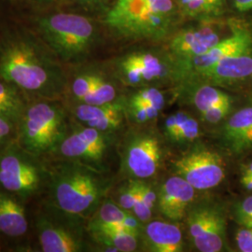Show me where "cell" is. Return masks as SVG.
<instances>
[{"label":"cell","instance_id":"1","mask_svg":"<svg viewBox=\"0 0 252 252\" xmlns=\"http://www.w3.org/2000/svg\"><path fill=\"white\" fill-rule=\"evenodd\" d=\"M0 79L36 98L58 99L67 79L60 60L40 36L25 29L0 36Z\"/></svg>","mask_w":252,"mask_h":252},{"label":"cell","instance_id":"2","mask_svg":"<svg viewBox=\"0 0 252 252\" xmlns=\"http://www.w3.org/2000/svg\"><path fill=\"white\" fill-rule=\"evenodd\" d=\"M110 187L104 172L80 162H60L49 172L51 207L75 219L93 216Z\"/></svg>","mask_w":252,"mask_h":252},{"label":"cell","instance_id":"3","mask_svg":"<svg viewBox=\"0 0 252 252\" xmlns=\"http://www.w3.org/2000/svg\"><path fill=\"white\" fill-rule=\"evenodd\" d=\"M180 15L176 0H113L103 24L121 37L159 40L171 35Z\"/></svg>","mask_w":252,"mask_h":252},{"label":"cell","instance_id":"4","mask_svg":"<svg viewBox=\"0 0 252 252\" xmlns=\"http://www.w3.org/2000/svg\"><path fill=\"white\" fill-rule=\"evenodd\" d=\"M38 36L64 63L81 62L98 39L94 22L73 12H54L36 19Z\"/></svg>","mask_w":252,"mask_h":252},{"label":"cell","instance_id":"5","mask_svg":"<svg viewBox=\"0 0 252 252\" xmlns=\"http://www.w3.org/2000/svg\"><path fill=\"white\" fill-rule=\"evenodd\" d=\"M28 104L17 127V143L39 157L50 153L65 132V112L56 100L37 98Z\"/></svg>","mask_w":252,"mask_h":252},{"label":"cell","instance_id":"6","mask_svg":"<svg viewBox=\"0 0 252 252\" xmlns=\"http://www.w3.org/2000/svg\"><path fill=\"white\" fill-rule=\"evenodd\" d=\"M37 158L17 142L0 146V187L20 198L36 193L49 178V171Z\"/></svg>","mask_w":252,"mask_h":252},{"label":"cell","instance_id":"7","mask_svg":"<svg viewBox=\"0 0 252 252\" xmlns=\"http://www.w3.org/2000/svg\"><path fill=\"white\" fill-rule=\"evenodd\" d=\"M113 134L84 125L67 127L50 153L65 161L80 162L105 171L106 161L113 144Z\"/></svg>","mask_w":252,"mask_h":252},{"label":"cell","instance_id":"8","mask_svg":"<svg viewBox=\"0 0 252 252\" xmlns=\"http://www.w3.org/2000/svg\"><path fill=\"white\" fill-rule=\"evenodd\" d=\"M119 80L128 86H148L169 78L178 80V66L171 54L152 50L133 51L114 62Z\"/></svg>","mask_w":252,"mask_h":252},{"label":"cell","instance_id":"9","mask_svg":"<svg viewBox=\"0 0 252 252\" xmlns=\"http://www.w3.org/2000/svg\"><path fill=\"white\" fill-rule=\"evenodd\" d=\"M187 226L189 238L198 252L227 251V218L219 203L204 201L189 207Z\"/></svg>","mask_w":252,"mask_h":252},{"label":"cell","instance_id":"10","mask_svg":"<svg viewBox=\"0 0 252 252\" xmlns=\"http://www.w3.org/2000/svg\"><path fill=\"white\" fill-rule=\"evenodd\" d=\"M163 146L160 136L149 129L129 133L122 149V168L135 180H147L156 175L162 165Z\"/></svg>","mask_w":252,"mask_h":252},{"label":"cell","instance_id":"11","mask_svg":"<svg viewBox=\"0 0 252 252\" xmlns=\"http://www.w3.org/2000/svg\"><path fill=\"white\" fill-rule=\"evenodd\" d=\"M173 170L196 190L216 188L226 178L223 158L203 145L192 147L189 152L175 160Z\"/></svg>","mask_w":252,"mask_h":252},{"label":"cell","instance_id":"12","mask_svg":"<svg viewBox=\"0 0 252 252\" xmlns=\"http://www.w3.org/2000/svg\"><path fill=\"white\" fill-rule=\"evenodd\" d=\"M231 34L220 39L206 54L185 63H177L178 81H184L193 73L211 66L219 61L243 54L252 49V31L240 23L230 22Z\"/></svg>","mask_w":252,"mask_h":252},{"label":"cell","instance_id":"13","mask_svg":"<svg viewBox=\"0 0 252 252\" xmlns=\"http://www.w3.org/2000/svg\"><path fill=\"white\" fill-rule=\"evenodd\" d=\"M62 213L54 207L36 218V229L41 251L44 252H79L84 250L80 231L71 221L61 219Z\"/></svg>","mask_w":252,"mask_h":252},{"label":"cell","instance_id":"14","mask_svg":"<svg viewBox=\"0 0 252 252\" xmlns=\"http://www.w3.org/2000/svg\"><path fill=\"white\" fill-rule=\"evenodd\" d=\"M222 27L214 20H205L196 27L181 29L172 35L168 44V53L182 63L206 54L222 39Z\"/></svg>","mask_w":252,"mask_h":252},{"label":"cell","instance_id":"15","mask_svg":"<svg viewBox=\"0 0 252 252\" xmlns=\"http://www.w3.org/2000/svg\"><path fill=\"white\" fill-rule=\"evenodd\" d=\"M252 49L243 54L219 61L211 66L193 73L184 81L214 85L217 87H233L252 80Z\"/></svg>","mask_w":252,"mask_h":252},{"label":"cell","instance_id":"16","mask_svg":"<svg viewBox=\"0 0 252 252\" xmlns=\"http://www.w3.org/2000/svg\"><path fill=\"white\" fill-rule=\"evenodd\" d=\"M72 112L81 125L113 135L123 127L127 118L126 99L121 98L104 105L76 103Z\"/></svg>","mask_w":252,"mask_h":252},{"label":"cell","instance_id":"17","mask_svg":"<svg viewBox=\"0 0 252 252\" xmlns=\"http://www.w3.org/2000/svg\"><path fill=\"white\" fill-rule=\"evenodd\" d=\"M195 190L186 180L177 175L167 179L158 192L159 211L171 221L182 220L193 202Z\"/></svg>","mask_w":252,"mask_h":252},{"label":"cell","instance_id":"18","mask_svg":"<svg viewBox=\"0 0 252 252\" xmlns=\"http://www.w3.org/2000/svg\"><path fill=\"white\" fill-rule=\"evenodd\" d=\"M252 129V101L227 118L221 127V144L233 154L247 152V144Z\"/></svg>","mask_w":252,"mask_h":252},{"label":"cell","instance_id":"19","mask_svg":"<svg viewBox=\"0 0 252 252\" xmlns=\"http://www.w3.org/2000/svg\"><path fill=\"white\" fill-rule=\"evenodd\" d=\"M144 242L150 252H180L183 236L180 227L173 222L149 221L144 229Z\"/></svg>","mask_w":252,"mask_h":252},{"label":"cell","instance_id":"20","mask_svg":"<svg viewBox=\"0 0 252 252\" xmlns=\"http://www.w3.org/2000/svg\"><path fill=\"white\" fill-rule=\"evenodd\" d=\"M94 241L107 252H132L137 250L140 234L119 226L88 224Z\"/></svg>","mask_w":252,"mask_h":252},{"label":"cell","instance_id":"21","mask_svg":"<svg viewBox=\"0 0 252 252\" xmlns=\"http://www.w3.org/2000/svg\"><path fill=\"white\" fill-rule=\"evenodd\" d=\"M28 229L25 207L16 195L0 191V233L9 237H20Z\"/></svg>","mask_w":252,"mask_h":252},{"label":"cell","instance_id":"22","mask_svg":"<svg viewBox=\"0 0 252 252\" xmlns=\"http://www.w3.org/2000/svg\"><path fill=\"white\" fill-rule=\"evenodd\" d=\"M89 223L124 227L138 234H141L143 230L142 222L132 212L119 207L111 200H104L101 203Z\"/></svg>","mask_w":252,"mask_h":252},{"label":"cell","instance_id":"23","mask_svg":"<svg viewBox=\"0 0 252 252\" xmlns=\"http://www.w3.org/2000/svg\"><path fill=\"white\" fill-rule=\"evenodd\" d=\"M27 94L17 86L0 79V117L16 129L28 106Z\"/></svg>","mask_w":252,"mask_h":252},{"label":"cell","instance_id":"24","mask_svg":"<svg viewBox=\"0 0 252 252\" xmlns=\"http://www.w3.org/2000/svg\"><path fill=\"white\" fill-rule=\"evenodd\" d=\"M181 15L196 20H214L221 16L226 0H176Z\"/></svg>","mask_w":252,"mask_h":252},{"label":"cell","instance_id":"25","mask_svg":"<svg viewBox=\"0 0 252 252\" xmlns=\"http://www.w3.org/2000/svg\"><path fill=\"white\" fill-rule=\"evenodd\" d=\"M116 83L108 74L98 69L96 81L90 94L81 103L90 105H104L119 99Z\"/></svg>","mask_w":252,"mask_h":252},{"label":"cell","instance_id":"26","mask_svg":"<svg viewBox=\"0 0 252 252\" xmlns=\"http://www.w3.org/2000/svg\"><path fill=\"white\" fill-rule=\"evenodd\" d=\"M137 180V196L133 214L141 222H148L153 216V209L157 205L158 192L144 180Z\"/></svg>","mask_w":252,"mask_h":252},{"label":"cell","instance_id":"27","mask_svg":"<svg viewBox=\"0 0 252 252\" xmlns=\"http://www.w3.org/2000/svg\"><path fill=\"white\" fill-rule=\"evenodd\" d=\"M232 101H234V98L231 94L217 86L206 83H200L192 94V103L199 112L218 104Z\"/></svg>","mask_w":252,"mask_h":252},{"label":"cell","instance_id":"28","mask_svg":"<svg viewBox=\"0 0 252 252\" xmlns=\"http://www.w3.org/2000/svg\"><path fill=\"white\" fill-rule=\"evenodd\" d=\"M97 73L98 69L85 68L76 73L70 82L67 81L66 87L69 86V91L76 103H81L90 94L96 81Z\"/></svg>","mask_w":252,"mask_h":252},{"label":"cell","instance_id":"29","mask_svg":"<svg viewBox=\"0 0 252 252\" xmlns=\"http://www.w3.org/2000/svg\"><path fill=\"white\" fill-rule=\"evenodd\" d=\"M165 104H128L126 102V116L135 125H144L159 116Z\"/></svg>","mask_w":252,"mask_h":252},{"label":"cell","instance_id":"30","mask_svg":"<svg viewBox=\"0 0 252 252\" xmlns=\"http://www.w3.org/2000/svg\"><path fill=\"white\" fill-rule=\"evenodd\" d=\"M200 135L201 129L198 122L189 115L180 126L172 143H178L180 145L193 143L198 139Z\"/></svg>","mask_w":252,"mask_h":252},{"label":"cell","instance_id":"31","mask_svg":"<svg viewBox=\"0 0 252 252\" xmlns=\"http://www.w3.org/2000/svg\"><path fill=\"white\" fill-rule=\"evenodd\" d=\"M128 104H165V97L162 91L153 86H145L140 90L136 91L128 99H126Z\"/></svg>","mask_w":252,"mask_h":252},{"label":"cell","instance_id":"32","mask_svg":"<svg viewBox=\"0 0 252 252\" xmlns=\"http://www.w3.org/2000/svg\"><path fill=\"white\" fill-rule=\"evenodd\" d=\"M136 196H137V180L132 179L119 189L116 194L115 203L119 207L133 213Z\"/></svg>","mask_w":252,"mask_h":252},{"label":"cell","instance_id":"33","mask_svg":"<svg viewBox=\"0 0 252 252\" xmlns=\"http://www.w3.org/2000/svg\"><path fill=\"white\" fill-rule=\"evenodd\" d=\"M234 101L225 102L212 106L206 110L200 112L202 120L208 125H218L224 121L232 113Z\"/></svg>","mask_w":252,"mask_h":252},{"label":"cell","instance_id":"34","mask_svg":"<svg viewBox=\"0 0 252 252\" xmlns=\"http://www.w3.org/2000/svg\"><path fill=\"white\" fill-rule=\"evenodd\" d=\"M189 116V114L187 111L179 110L166 118L162 126L163 136L172 142L180 126Z\"/></svg>","mask_w":252,"mask_h":252},{"label":"cell","instance_id":"35","mask_svg":"<svg viewBox=\"0 0 252 252\" xmlns=\"http://www.w3.org/2000/svg\"><path fill=\"white\" fill-rule=\"evenodd\" d=\"M237 249L241 252H252V230L240 226L235 233Z\"/></svg>","mask_w":252,"mask_h":252},{"label":"cell","instance_id":"36","mask_svg":"<svg viewBox=\"0 0 252 252\" xmlns=\"http://www.w3.org/2000/svg\"><path fill=\"white\" fill-rule=\"evenodd\" d=\"M74 2L80 5L83 9L92 11H106L111 5L113 0H74Z\"/></svg>","mask_w":252,"mask_h":252},{"label":"cell","instance_id":"37","mask_svg":"<svg viewBox=\"0 0 252 252\" xmlns=\"http://www.w3.org/2000/svg\"><path fill=\"white\" fill-rule=\"evenodd\" d=\"M234 216L247 215L252 216V195L235 203L234 206Z\"/></svg>","mask_w":252,"mask_h":252},{"label":"cell","instance_id":"38","mask_svg":"<svg viewBox=\"0 0 252 252\" xmlns=\"http://www.w3.org/2000/svg\"><path fill=\"white\" fill-rule=\"evenodd\" d=\"M14 129L16 128L6 119L0 117V146L10 141V135Z\"/></svg>","mask_w":252,"mask_h":252},{"label":"cell","instance_id":"39","mask_svg":"<svg viewBox=\"0 0 252 252\" xmlns=\"http://www.w3.org/2000/svg\"><path fill=\"white\" fill-rule=\"evenodd\" d=\"M234 5L239 12L252 11V0H234Z\"/></svg>","mask_w":252,"mask_h":252},{"label":"cell","instance_id":"40","mask_svg":"<svg viewBox=\"0 0 252 252\" xmlns=\"http://www.w3.org/2000/svg\"><path fill=\"white\" fill-rule=\"evenodd\" d=\"M234 220L237 222V224L242 227H246L252 230V216L247 215H236L234 216Z\"/></svg>","mask_w":252,"mask_h":252},{"label":"cell","instance_id":"41","mask_svg":"<svg viewBox=\"0 0 252 252\" xmlns=\"http://www.w3.org/2000/svg\"><path fill=\"white\" fill-rule=\"evenodd\" d=\"M240 177H252V160L240 165Z\"/></svg>","mask_w":252,"mask_h":252},{"label":"cell","instance_id":"42","mask_svg":"<svg viewBox=\"0 0 252 252\" xmlns=\"http://www.w3.org/2000/svg\"><path fill=\"white\" fill-rule=\"evenodd\" d=\"M239 181L244 189L252 192V177H240Z\"/></svg>","mask_w":252,"mask_h":252},{"label":"cell","instance_id":"43","mask_svg":"<svg viewBox=\"0 0 252 252\" xmlns=\"http://www.w3.org/2000/svg\"><path fill=\"white\" fill-rule=\"evenodd\" d=\"M38 4H42V5H50V4H54V3H58L62 0H34Z\"/></svg>","mask_w":252,"mask_h":252},{"label":"cell","instance_id":"44","mask_svg":"<svg viewBox=\"0 0 252 252\" xmlns=\"http://www.w3.org/2000/svg\"><path fill=\"white\" fill-rule=\"evenodd\" d=\"M251 151H252V129L248 139V144H247V152H251Z\"/></svg>","mask_w":252,"mask_h":252},{"label":"cell","instance_id":"45","mask_svg":"<svg viewBox=\"0 0 252 252\" xmlns=\"http://www.w3.org/2000/svg\"></svg>","mask_w":252,"mask_h":252}]
</instances>
